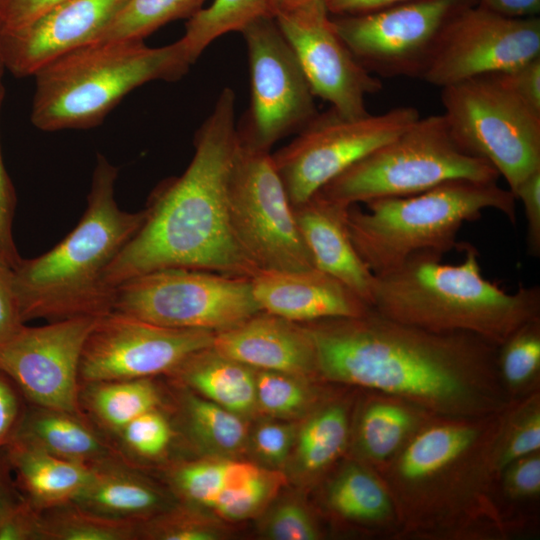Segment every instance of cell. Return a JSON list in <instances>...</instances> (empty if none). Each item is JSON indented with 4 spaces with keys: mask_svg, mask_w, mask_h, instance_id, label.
Returning <instances> with one entry per match:
<instances>
[{
    "mask_svg": "<svg viewBox=\"0 0 540 540\" xmlns=\"http://www.w3.org/2000/svg\"><path fill=\"white\" fill-rule=\"evenodd\" d=\"M304 325L317 373L327 380L396 396L445 418L490 416L507 406L498 346L477 335L430 331L373 308Z\"/></svg>",
    "mask_w": 540,
    "mask_h": 540,
    "instance_id": "6da1fadb",
    "label": "cell"
},
{
    "mask_svg": "<svg viewBox=\"0 0 540 540\" xmlns=\"http://www.w3.org/2000/svg\"><path fill=\"white\" fill-rule=\"evenodd\" d=\"M237 144L235 94L226 87L195 134L188 167L153 192L144 222L107 268V289L165 268L245 278L258 271L238 243L228 213V179Z\"/></svg>",
    "mask_w": 540,
    "mask_h": 540,
    "instance_id": "7a4b0ae2",
    "label": "cell"
},
{
    "mask_svg": "<svg viewBox=\"0 0 540 540\" xmlns=\"http://www.w3.org/2000/svg\"><path fill=\"white\" fill-rule=\"evenodd\" d=\"M118 168L97 156L86 210L77 226L48 252L11 269L21 319L48 322L99 317L112 311L104 274L140 228L146 209L122 210L115 199Z\"/></svg>",
    "mask_w": 540,
    "mask_h": 540,
    "instance_id": "3957f363",
    "label": "cell"
},
{
    "mask_svg": "<svg viewBox=\"0 0 540 540\" xmlns=\"http://www.w3.org/2000/svg\"><path fill=\"white\" fill-rule=\"evenodd\" d=\"M459 264L420 252L375 275L370 307L390 319L435 332H464L495 345L540 319V287L508 293L483 276L479 252L466 242Z\"/></svg>",
    "mask_w": 540,
    "mask_h": 540,
    "instance_id": "277c9868",
    "label": "cell"
},
{
    "mask_svg": "<svg viewBox=\"0 0 540 540\" xmlns=\"http://www.w3.org/2000/svg\"><path fill=\"white\" fill-rule=\"evenodd\" d=\"M192 64L180 39L161 47L144 40L86 44L33 74L31 122L42 131L92 128L134 89L175 81Z\"/></svg>",
    "mask_w": 540,
    "mask_h": 540,
    "instance_id": "5b68a950",
    "label": "cell"
},
{
    "mask_svg": "<svg viewBox=\"0 0 540 540\" xmlns=\"http://www.w3.org/2000/svg\"><path fill=\"white\" fill-rule=\"evenodd\" d=\"M364 204L366 211L349 207L347 227L359 256L375 275L420 252L443 256L460 250V228L485 210H497L516 222V198L497 181L456 179L417 194Z\"/></svg>",
    "mask_w": 540,
    "mask_h": 540,
    "instance_id": "8992f818",
    "label": "cell"
},
{
    "mask_svg": "<svg viewBox=\"0 0 540 540\" xmlns=\"http://www.w3.org/2000/svg\"><path fill=\"white\" fill-rule=\"evenodd\" d=\"M498 178V172L487 161L468 154L456 143L440 114L419 117L319 193L351 206L417 194L456 179L490 182Z\"/></svg>",
    "mask_w": 540,
    "mask_h": 540,
    "instance_id": "52a82bcc",
    "label": "cell"
},
{
    "mask_svg": "<svg viewBox=\"0 0 540 540\" xmlns=\"http://www.w3.org/2000/svg\"><path fill=\"white\" fill-rule=\"evenodd\" d=\"M443 116L456 143L487 161L513 193L540 169V113L493 75L441 88Z\"/></svg>",
    "mask_w": 540,
    "mask_h": 540,
    "instance_id": "ba28073f",
    "label": "cell"
},
{
    "mask_svg": "<svg viewBox=\"0 0 540 540\" xmlns=\"http://www.w3.org/2000/svg\"><path fill=\"white\" fill-rule=\"evenodd\" d=\"M227 201L234 235L258 270L315 267L270 150L239 132Z\"/></svg>",
    "mask_w": 540,
    "mask_h": 540,
    "instance_id": "9c48e42d",
    "label": "cell"
},
{
    "mask_svg": "<svg viewBox=\"0 0 540 540\" xmlns=\"http://www.w3.org/2000/svg\"><path fill=\"white\" fill-rule=\"evenodd\" d=\"M112 311L165 327L217 333L240 324L261 309L250 278L165 268L117 286Z\"/></svg>",
    "mask_w": 540,
    "mask_h": 540,
    "instance_id": "30bf717a",
    "label": "cell"
},
{
    "mask_svg": "<svg viewBox=\"0 0 540 540\" xmlns=\"http://www.w3.org/2000/svg\"><path fill=\"white\" fill-rule=\"evenodd\" d=\"M420 117L401 106L350 119L334 109L317 114L294 140L272 154L290 202L299 205Z\"/></svg>",
    "mask_w": 540,
    "mask_h": 540,
    "instance_id": "8fae6325",
    "label": "cell"
},
{
    "mask_svg": "<svg viewBox=\"0 0 540 540\" xmlns=\"http://www.w3.org/2000/svg\"><path fill=\"white\" fill-rule=\"evenodd\" d=\"M240 32L247 47L251 103L238 132L270 150L318 114L315 96L273 16L257 18Z\"/></svg>",
    "mask_w": 540,
    "mask_h": 540,
    "instance_id": "7c38bea8",
    "label": "cell"
},
{
    "mask_svg": "<svg viewBox=\"0 0 540 540\" xmlns=\"http://www.w3.org/2000/svg\"><path fill=\"white\" fill-rule=\"evenodd\" d=\"M475 0H408L332 18L338 35L372 74L418 77L450 19Z\"/></svg>",
    "mask_w": 540,
    "mask_h": 540,
    "instance_id": "4fadbf2b",
    "label": "cell"
},
{
    "mask_svg": "<svg viewBox=\"0 0 540 540\" xmlns=\"http://www.w3.org/2000/svg\"><path fill=\"white\" fill-rule=\"evenodd\" d=\"M538 56V17H507L474 3L450 19L420 78L444 88L510 70Z\"/></svg>",
    "mask_w": 540,
    "mask_h": 540,
    "instance_id": "5bb4252c",
    "label": "cell"
},
{
    "mask_svg": "<svg viewBox=\"0 0 540 540\" xmlns=\"http://www.w3.org/2000/svg\"><path fill=\"white\" fill-rule=\"evenodd\" d=\"M214 332L157 325L120 312L97 318L85 341L79 381L168 375L195 352L213 344Z\"/></svg>",
    "mask_w": 540,
    "mask_h": 540,
    "instance_id": "9a60e30c",
    "label": "cell"
},
{
    "mask_svg": "<svg viewBox=\"0 0 540 540\" xmlns=\"http://www.w3.org/2000/svg\"><path fill=\"white\" fill-rule=\"evenodd\" d=\"M98 317L82 316L29 327L0 345V368L28 404L85 415L79 405V365Z\"/></svg>",
    "mask_w": 540,
    "mask_h": 540,
    "instance_id": "2e32d148",
    "label": "cell"
},
{
    "mask_svg": "<svg viewBox=\"0 0 540 540\" xmlns=\"http://www.w3.org/2000/svg\"><path fill=\"white\" fill-rule=\"evenodd\" d=\"M325 0H316L274 16L294 51L315 97L340 115L356 119L369 114L366 96L382 89L334 28Z\"/></svg>",
    "mask_w": 540,
    "mask_h": 540,
    "instance_id": "e0dca14e",
    "label": "cell"
},
{
    "mask_svg": "<svg viewBox=\"0 0 540 540\" xmlns=\"http://www.w3.org/2000/svg\"><path fill=\"white\" fill-rule=\"evenodd\" d=\"M474 419L446 418L424 426L408 438L392 465L390 485L396 499L403 507L416 503L431 506L444 500V494L453 492L452 485L460 483L469 467L486 470L485 462L470 461L487 459L494 435L485 438L488 432ZM498 429V428H497ZM497 431V430H496ZM482 474V473H481Z\"/></svg>",
    "mask_w": 540,
    "mask_h": 540,
    "instance_id": "ac0fdd59",
    "label": "cell"
},
{
    "mask_svg": "<svg viewBox=\"0 0 540 540\" xmlns=\"http://www.w3.org/2000/svg\"><path fill=\"white\" fill-rule=\"evenodd\" d=\"M127 0H68L29 25L3 31L5 70L17 78L32 77L55 58L91 43Z\"/></svg>",
    "mask_w": 540,
    "mask_h": 540,
    "instance_id": "d6986e66",
    "label": "cell"
},
{
    "mask_svg": "<svg viewBox=\"0 0 540 540\" xmlns=\"http://www.w3.org/2000/svg\"><path fill=\"white\" fill-rule=\"evenodd\" d=\"M250 280L261 311L296 323L355 317L371 308L343 283L315 267L258 270Z\"/></svg>",
    "mask_w": 540,
    "mask_h": 540,
    "instance_id": "ffe728a7",
    "label": "cell"
},
{
    "mask_svg": "<svg viewBox=\"0 0 540 540\" xmlns=\"http://www.w3.org/2000/svg\"><path fill=\"white\" fill-rule=\"evenodd\" d=\"M212 347L256 370L305 378L317 373L316 351L306 326L265 311L215 333Z\"/></svg>",
    "mask_w": 540,
    "mask_h": 540,
    "instance_id": "44dd1931",
    "label": "cell"
},
{
    "mask_svg": "<svg viewBox=\"0 0 540 540\" xmlns=\"http://www.w3.org/2000/svg\"><path fill=\"white\" fill-rule=\"evenodd\" d=\"M349 207L317 192L293 209L315 268L343 283L370 306L375 274L351 240L347 227Z\"/></svg>",
    "mask_w": 540,
    "mask_h": 540,
    "instance_id": "7402d4cb",
    "label": "cell"
},
{
    "mask_svg": "<svg viewBox=\"0 0 540 540\" xmlns=\"http://www.w3.org/2000/svg\"><path fill=\"white\" fill-rule=\"evenodd\" d=\"M90 469L88 483L73 500L89 511L139 522L174 505L170 495L123 458Z\"/></svg>",
    "mask_w": 540,
    "mask_h": 540,
    "instance_id": "603a6c76",
    "label": "cell"
},
{
    "mask_svg": "<svg viewBox=\"0 0 540 540\" xmlns=\"http://www.w3.org/2000/svg\"><path fill=\"white\" fill-rule=\"evenodd\" d=\"M16 437L52 455L89 467L123 458L111 438L86 415L31 404Z\"/></svg>",
    "mask_w": 540,
    "mask_h": 540,
    "instance_id": "cb8c5ba5",
    "label": "cell"
},
{
    "mask_svg": "<svg viewBox=\"0 0 540 540\" xmlns=\"http://www.w3.org/2000/svg\"><path fill=\"white\" fill-rule=\"evenodd\" d=\"M6 452L19 492L37 510L74 500L90 478L89 466L52 455L17 437Z\"/></svg>",
    "mask_w": 540,
    "mask_h": 540,
    "instance_id": "d4e9b609",
    "label": "cell"
},
{
    "mask_svg": "<svg viewBox=\"0 0 540 540\" xmlns=\"http://www.w3.org/2000/svg\"><path fill=\"white\" fill-rule=\"evenodd\" d=\"M168 375L179 386L240 416L257 407L254 369L218 353L212 346L195 352Z\"/></svg>",
    "mask_w": 540,
    "mask_h": 540,
    "instance_id": "484cf974",
    "label": "cell"
},
{
    "mask_svg": "<svg viewBox=\"0 0 540 540\" xmlns=\"http://www.w3.org/2000/svg\"><path fill=\"white\" fill-rule=\"evenodd\" d=\"M82 412L111 440L130 421L161 408L163 395L154 378L81 382Z\"/></svg>",
    "mask_w": 540,
    "mask_h": 540,
    "instance_id": "4316f807",
    "label": "cell"
},
{
    "mask_svg": "<svg viewBox=\"0 0 540 540\" xmlns=\"http://www.w3.org/2000/svg\"><path fill=\"white\" fill-rule=\"evenodd\" d=\"M179 416L189 438L201 449L220 455L240 451L247 428L240 415L179 386Z\"/></svg>",
    "mask_w": 540,
    "mask_h": 540,
    "instance_id": "83f0119b",
    "label": "cell"
},
{
    "mask_svg": "<svg viewBox=\"0 0 540 540\" xmlns=\"http://www.w3.org/2000/svg\"><path fill=\"white\" fill-rule=\"evenodd\" d=\"M330 507L343 518L379 523L392 515L390 492L374 474L359 465H348L328 491Z\"/></svg>",
    "mask_w": 540,
    "mask_h": 540,
    "instance_id": "f1b7e54d",
    "label": "cell"
},
{
    "mask_svg": "<svg viewBox=\"0 0 540 540\" xmlns=\"http://www.w3.org/2000/svg\"><path fill=\"white\" fill-rule=\"evenodd\" d=\"M42 540H135L138 522L89 511L75 501L39 510Z\"/></svg>",
    "mask_w": 540,
    "mask_h": 540,
    "instance_id": "f546056e",
    "label": "cell"
},
{
    "mask_svg": "<svg viewBox=\"0 0 540 540\" xmlns=\"http://www.w3.org/2000/svg\"><path fill=\"white\" fill-rule=\"evenodd\" d=\"M263 16H272L270 0H214L188 19L180 40L194 63L214 40L229 32H240Z\"/></svg>",
    "mask_w": 540,
    "mask_h": 540,
    "instance_id": "4dcf8cb0",
    "label": "cell"
},
{
    "mask_svg": "<svg viewBox=\"0 0 540 540\" xmlns=\"http://www.w3.org/2000/svg\"><path fill=\"white\" fill-rule=\"evenodd\" d=\"M348 415L344 406L331 404L316 411L296 437L295 463L298 471L312 475L323 471L345 449Z\"/></svg>",
    "mask_w": 540,
    "mask_h": 540,
    "instance_id": "1f68e13d",
    "label": "cell"
},
{
    "mask_svg": "<svg viewBox=\"0 0 540 540\" xmlns=\"http://www.w3.org/2000/svg\"><path fill=\"white\" fill-rule=\"evenodd\" d=\"M416 427L413 412L390 401H374L362 412L358 445L370 460L383 463L394 457Z\"/></svg>",
    "mask_w": 540,
    "mask_h": 540,
    "instance_id": "d6a6232c",
    "label": "cell"
},
{
    "mask_svg": "<svg viewBox=\"0 0 540 540\" xmlns=\"http://www.w3.org/2000/svg\"><path fill=\"white\" fill-rule=\"evenodd\" d=\"M205 0H127L93 42L144 40L169 22L189 19Z\"/></svg>",
    "mask_w": 540,
    "mask_h": 540,
    "instance_id": "836d02e7",
    "label": "cell"
},
{
    "mask_svg": "<svg viewBox=\"0 0 540 540\" xmlns=\"http://www.w3.org/2000/svg\"><path fill=\"white\" fill-rule=\"evenodd\" d=\"M540 409L538 399H530L499 424L487 455V475L496 476L514 461L538 452Z\"/></svg>",
    "mask_w": 540,
    "mask_h": 540,
    "instance_id": "e575fe53",
    "label": "cell"
},
{
    "mask_svg": "<svg viewBox=\"0 0 540 540\" xmlns=\"http://www.w3.org/2000/svg\"><path fill=\"white\" fill-rule=\"evenodd\" d=\"M174 430L167 415L152 409L130 421L112 439L121 456L130 464L155 461L166 455Z\"/></svg>",
    "mask_w": 540,
    "mask_h": 540,
    "instance_id": "d590c367",
    "label": "cell"
},
{
    "mask_svg": "<svg viewBox=\"0 0 540 540\" xmlns=\"http://www.w3.org/2000/svg\"><path fill=\"white\" fill-rule=\"evenodd\" d=\"M500 378L511 389H520L538 378L540 370V319L514 331L497 349Z\"/></svg>",
    "mask_w": 540,
    "mask_h": 540,
    "instance_id": "8d00e7d4",
    "label": "cell"
},
{
    "mask_svg": "<svg viewBox=\"0 0 540 540\" xmlns=\"http://www.w3.org/2000/svg\"><path fill=\"white\" fill-rule=\"evenodd\" d=\"M256 405L278 418H292L304 413L312 401L305 377L269 370H257Z\"/></svg>",
    "mask_w": 540,
    "mask_h": 540,
    "instance_id": "74e56055",
    "label": "cell"
},
{
    "mask_svg": "<svg viewBox=\"0 0 540 540\" xmlns=\"http://www.w3.org/2000/svg\"><path fill=\"white\" fill-rule=\"evenodd\" d=\"M225 460L178 463L166 473L171 492L190 506L211 508L223 487Z\"/></svg>",
    "mask_w": 540,
    "mask_h": 540,
    "instance_id": "f35d334b",
    "label": "cell"
},
{
    "mask_svg": "<svg viewBox=\"0 0 540 540\" xmlns=\"http://www.w3.org/2000/svg\"><path fill=\"white\" fill-rule=\"evenodd\" d=\"M282 480L277 472L264 469L245 488L235 492L221 491L211 509L228 520H243L254 516L273 498Z\"/></svg>",
    "mask_w": 540,
    "mask_h": 540,
    "instance_id": "ab89813d",
    "label": "cell"
},
{
    "mask_svg": "<svg viewBox=\"0 0 540 540\" xmlns=\"http://www.w3.org/2000/svg\"><path fill=\"white\" fill-rule=\"evenodd\" d=\"M5 98V88L0 80V116ZM16 208V193L5 168L0 143V261L15 268L22 260L13 237V219Z\"/></svg>",
    "mask_w": 540,
    "mask_h": 540,
    "instance_id": "60d3db41",
    "label": "cell"
},
{
    "mask_svg": "<svg viewBox=\"0 0 540 540\" xmlns=\"http://www.w3.org/2000/svg\"><path fill=\"white\" fill-rule=\"evenodd\" d=\"M265 533L275 540H313L317 529L308 512L295 502H285L269 516Z\"/></svg>",
    "mask_w": 540,
    "mask_h": 540,
    "instance_id": "b9f144b4",
    "label": "cell"
},
{
    "mask_svg": "<svg viewBox=\"0 0 540 540\" xmlns=\"http://www.w3.org/2000/svg\"><path fill=\"white\" fill-rule=\"evenodd\" d=\"M490 75L526 105L540 113V56L510 70Z\"/></svg>",
    "mask_w": 540,
    "mask_h": 540,
    "instance_id": "7bdbcfd3",
    "label": "cell"
},
{
    "mask_svg": "<svg viewBox=\"0 0 540 540\" xmlns=\"http://www.w3.org/2000/svg\"><path fill=\"white\" fill-rule=\"evenodd\" d=\"M28 403L12 378L0 368V449L15 438Z\"/></svg>",
    "mask_w": 540,
    "mask_h": 540,
    "instance_id": "ee69618b",
    "label": "cell"
},
{
    "mask_svg": "<svg viewBox=\"0 0 540 540\" xmlns=\"http://www.w3.org/2000/svg\"><path fill=\"white\" fill-rule=\"evenodd\" d=\"M295 438L294 428L283 423H263L253 437L256 454L266 463L280 465L290 454Z\"/></svg>",
    "mask_w": 540,
    "mask_h": 540,
    "instance_id": "f6af8a7d",
    "label": "cell"
},
{
    "mask_svg": "<svg viewBox=\"0 0 540 540\" xmlns=\"http://www.w3.org/2000/svg\"><path fill=\"white\" fill-rule=\"evenodd\" d=\"M513 195L524 208L527 253L537 258L540 256V169L529 174Z\"/></svg>",
    "mask_w": 540,
    "mask_h": 540,
    "instance_id": "bcb514c9",
    "label": "cell"
},
{
    "mask_svg": "<svg viewBox=\"0 0 540 540\" xmlns=\"http://www.w3.org/2000/svg\"><path fill=\"white\" fill-rule=\"evenodd\" d=\"M505 492L513 499L536 497L540 492V457L533 453L522 457L503 470Z\"/></svg>",
    "mask_w": 540,
    "mask_h": 540,
    "instance_id": "7dc6e473",
    "label": "cell"
},
{
    "mask_svg": "<svg viewBox=\"0 0 540 540\" xmlns=\"http://www.w3.org/2000/svg\"><path fill=\"white\" fill-rule=\"evenodd\" d=\"M0 540H42L39 510L23 498L0 520Z\"/></svg>",
    "mask_w": 540,
    "mask_h": 540,
    "instance_id": "c3c4849f",
    "label": "cell"
},
{
    "mask_svg": "<svg viewBox=\"0 0 540 540\" xmlns=\"http://www.w3.org/2000/svg\"><path fill=\"white\" fill-rule=\"evenodd\" d=\"M68 0H0L3 31L21 29Z\"/></svg>",
    "mask_w": 540,
    "mask_h": 540,
    "instance_id": "681fc988",
    "label": "cell"
},
{
    "mask_svg": "<svg viewBox=\"0 0 540 540\" xmlns=\"http://www.w3.org/2000/svg\"><path fill=\"white\" fill-rule=\"evenodd\" d=\"M24 324L13 287L11 268L0 261V345Z\"/></svg>",
    "mask_w": 540,
    "mask_h": 540,
    "instance_id": "f907efd6",
    "label": "cell"
},
{
    "mask_svg": "<svg viewBox=\"0 0 540 540\" xmlns=\"http://www.w3.org/2000/svg\"><path fill=\"white\" fill-rule=\"evenodd\" d=\"M24 497L14 481L6 447L0 449V520Z\"/></svg>",
    "mask_w": 540,
    "mask_h": 540,
    "instance_id": "816d5d0a",
    "label": "cell"
},
{
    "mask_svg": "<svg viewBox=\"0 0 540 540\" xmlns=\"http://www.w3.org/2000/svg\"><path fill=\"white\" fill-rule=\"evenodd\" d=\"M476 4L513 18L534 17L540 11V0H475Z\"/></svg>",
    "mask_w": 540,
    "mask_h": 540,
    "instance_id": "f5cc1de1",
    "label": "cell"
},
{
    "mask_svg": "<svg viewBox=\"0 0 540 540\" xmlns=\"http://www.w3.org/2000/svg\"><path fill=\"white\" fill-rule=\"evenodd\" d=\"M408 0H325L330 14L354 15L378 10Z\"/></svg>",
    "mask_w": 540,
    "mask_h": 540,
    "instance_id": "db71d44e",
    "label": "cell"
},
{
    "mask_svg": "<svg viewBox=\"0 0 540 540\" xmlns=\"http://www.w3.org/2000/svg\"><path fill=\"white\" fill-rule=\"evenodd\" d=\"M316 0H270L271 13L276 14L289 11Z\"/></svg>",
    "mask_w": 540,
    "mask_h": 540,
    "instance_id": "11a10c76",
    "label": "cell"
},
{
    "mask_svg": "<svg viewBox=\"0 0 540 540\" xmlns=\"http://www.w3.org/2000/svg\"><path fill=\"white\" fill-rule=\"evenodd\" d=\"M2 33H3V26H2V23H1V21H0V80H2L4 71H5L4 64H3V61H2V56H1V38H2Z\"/></svg>",
    "mask_w": 540,
    "mask_h": 540,
    "instance_id": "9f6ffc18",
    "label": "cell"
}]
</instances>
